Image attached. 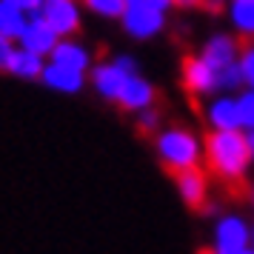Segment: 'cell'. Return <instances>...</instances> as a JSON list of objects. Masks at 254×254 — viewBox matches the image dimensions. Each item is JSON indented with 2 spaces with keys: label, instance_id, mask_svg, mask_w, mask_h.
Listing matches in <instances>:
<instances>
[{
  "label": "cell",
  "instance_id": "cell-1",
  "mask_svg": "<svg viewBox=\"0 0 254 254\" xmlns=\"http://www.w3.org/2000/svg\"><path fill=\"white\" fill-rule=\"evenodd\" d=\"M203 169L229 189L231 194L249 197V169L252 151L246 131H203Z\"/></svg>",
  "mask_w": 254,
  "mask_h": 254
},
{
  "label": "cell",
  "instance_id": "cell-2",
  "mask_svg": "<svg viewBox=\"0 0 254 254\" xmlns=\"http://www.w3.org/2000/svg\"><path fill=\"white\" fill-rule=\"evenodd\" d=\"M154 154L169 177L203 166V134L183 123H169L154 137Z\"/></svg>",
  "mask_w": 254,
  "mask_h": 254
},
{
  "label": "cell",
  "instance_id": "cell-3",
  "mask_svg": "<svg viewBox=\"0 0 254 254\" xmlns=\"http://www.w3.org/2000/svg\"><path fill=\"white\" fill-rule=\"evenodd\" d=\"M172 9L169 0H126L123 12V32L134 40L157 37L166 26V12Z\"/></svg>",
  "mask_w": 254,
  "mask_h": 254
},
{
  "label": "cell",
  "instance_id": "cell-4",
  "mask_svg": "<svg viewBox=\"0 0 254 254\" xmlns=\"http://www.w3.org/2000/svg\"><path fill=\"white\" fill-rule=\"evenodd\" d=\"M180 86L189 97H208V94L220 92L217 71L200 55H183V60H180Z\"/></svg>",
  "mask_w": 254,
  "mask_h": 254
},
{
  "label": "cell",
  "instance_id": "cell-5",
  "mask_svg": "<svg viewBox=\"0 0 254 254\" xmlns=\"http://www.w3.org/2000/svg\"><path fill=\"white\" fill-rule=\"evenodd\" d=\"M214 252L217 254H243L252 249V226L240 214H226L214 226Z\"/></svg>",
  "mask_w": 254,
  "mask_h": 254
},
{
  "label": "cell",
  "instance_id": "cell-6",
  "mask_svg": "<svg viewBox=\"0 0 254 254\" xmlns=\"http://www.w3.org/2000/svg\"><path fill=\"white\" fill-rule=\"evenodd\" d=\"M40 14L60 40H71L83 26V9L71 0H43Z\"/></svg>",
  "mask_w": 254,
  "mask_h": 254
},
{
  "label": "cell",
  "instance_id": "cell-7",
  "mask_svg": "<svg viewBox=\"0 0 254 254\" xmlns=\"http://www.w3.org/2000/svg\"><path fill=\"white\" fill-rule=\"evenodd\" d=\"M174 186H177V194L191 211H206L208 208V189H211V177L208 172L200 166V169H189V172L172 177Z\"/></svg>",
  "mask_w": 254,
  "mask_h": 254
},
{
  "label": "cell",
  "instance_id": "cell-8",
  "mask_svg": "<svg viewBox=\"0 0 254 254\" xmlns=\"http://www.w3.org/2000/svg\"><path fill=\"white\" fill-rule=\"evenodd\" d=\"M200 58L206 60L214 71L229 69V66H234V63L240 60V40H237V35L217 32V35H211L206 43H203Z\"/></svg>",
  "mask_w": 254,
  "mask_h": 254
},
{
  "label": "cell",
  "instance_id": "cell-9",
  "mask_svg": "<svg viewBox=\"0 0 254 254\" xmlns=\"http://www.w3.org/2000/svg\"><path fill=\"white\" fill-rule=\"evenodd\" d=\"M20 49L26 52H32L37 58H52V52L58 49L60 37L49 29V23L43 20V14H35V17H29V23H26V32L20 35Z\"/></svg>",
  "mask_w": 254,
  "mask_h": 254
},
{
  "label": "cell",
  "instance_id": "cell-10",
  "mask_svg": "<svg viewBox=\"0 0 254 254\" xmlns=\"http://www.w3.org/2000/svg\"><path fill=\"white\" fill-rule=\"evenodd\" d=\"M117 106L123 112H131V115H140L146 109H154L157 106V89L154 83H149L146 77H128V83L123 86V94L117 97Z\"/></svg>",
  "mask_w": 254,
  "mask_h": 254
},
{
  "label": "cell",
  "instance_id": "cell-11",
  "mask_svg": "<svg viewBox=\"0 0 254 254\" xmlns=\"http://www.w3.org/2000/svg\"><path fill=\"white\" fill-rule=\"evenodd\" d=\"M206 123H208V131H243L237 97L234 94H220L214 100H208Z\"/></svg>",
  "mask_w": 254,
  "mask_h": 254
},
{
  "label": "cell",
  "instance_id": "cell-12",
  "mask_svg": "<svg viewBox=\"0 0 254 254\" xmlns=\"http://www.w3.org/2000/svg\"><path fill=\"white\" fill-rule=\"evenodd\" d=\"M89 77H92L94 92L100 94L103 100H112V103H117V97L123 94V86L128 83V74H123L112 60L94 63L92 71H89Z\"/></svg>",
  "mask_w": 254,
  "mask_h": 254
},
{
  "label": "cell",
  "instance_id": "cell-13",
  "mask_svg": "<svg viewBox=\"0 0 254 254\" xmlns=\"http://www.w3.org/2000/svg\"><path fill=\"white\" fill-rule=\"evenodd\" d=\"M40 80L46 83L49 89H55V92L77 94L83 86H86V74H83V71L69 69V66H60V63H52V60H49Z\"/></svg>",
  "mask_w": 254,
  "mask_h": 254
},
{
  "label": "cell",
  "instance_id": "cell-14",
  "mask_svg": "<svg viewBox=\"0 0 254 254\" xmlns=\"http://www.w3.org/2000/svg\"><path fill=\"white\" fill-rule=\"evenodd\" d=\"M52 63H60V66H69V69L74 71H92V52L83 46V43H77V40H60L58 49L52 52Z\"/></svg>",
  "mask_w": 254,
  "mask_h": 254
},
{
  "label": "cell",
  "instance_id": "cell-15",
  "mask_svg": "<svg viewBox=\"0 0 254 254\" xmlns=\"http://www.w3.org/2000/svg\"><path fill=\"white\" fill-rule=\"evenodd\" d=\"M26 23H29V14L23 12L20 0H0V37L20 40Z\"/></svg>",
  "mask_w": 254,
  "mask_h": 254
},
{
  "label": "cell",
  "instance_id": "cell-16",
  "mask_svg": "<svg viewBox=\"0 0 254 254\" xmlns=\"http://www.w3.org/2000/svg\"><path fill=\"white\" fill-rule=\"evenodd\" d=\"M229 20L234 26L240 43H254V0H234V3H229Z\"/></svg>",
  "mask_w": 254,
  "mask_h": 254
},
{
  "label": "cell",
  "instance_id": "cell-17",
  "mask_svg": "<svg viewBox=\"0 0 254 254\" xmlns=\"http://www.w3.org/2000/svg\"><path fill=\"white\" fill-rule=\"evenodd\" d=\"M43 69H46V60L17 46V52H14V58H12V66H9V74L20 77V80H40Z\"/></svg>",
  "mask_w": 254,
  "mask_h": 254
},
{
  "label": "cell",
  "instance_id": "cell-18",
  "mask_svg": "<svg viewBox=\"0 0 254 254\" xmlns=\"http://www.w3.org/2000/svg\"><path fill=\"white\" fill-rule=\"evenodd\" d=\"M83 9H89L97 17H109V20H123L126 12V0H86Z\"/></svg>",
  "mask_w": 254,
  "mask_h": 254
},
{
  "label": "cell",
  "instance_id": "cell-19",
  "mask_svg": "<svg viewBox=\"0 0 254 254\" xmlns=\"http://www.w3.org/2000/svg\"><path fill=\"white\" fill-rule=\"evenodd\" d=\"M237 112L243 131H254V89H243L237 94Z\"/></svg>",
  "mask_w": 254,
  "mask_h": 254
},
{
  "label": "cell",
  "instance_id": "cell-20",
  "mask_svg": "<svg viewBox=\"0 0 254 254\" xmlns=\"http://www.w3.org/2000/svg\"><path fill=\"white\" fill-rule=\"evenodd\" d=\"M243 86H246V80H243V71H240V63H234V66H229V69L217 71V89L220 92H240Z\"/></svg>",
  "mask_w": 254,
  "mask_h": 254
},
{
  "label": "cell",
  "instance_id": "cell-21",
  "mask_svg": "<svg viewBox=\"0 0 254 254\" xmlns=\"http://www.w3.org/2000/svg\"><path fill=\"white\" fill-rule=\"evenodd\" d=\"M240 71L246 89H254V43H240Z\"/></svg>",
  "mask_w": 254,
  "mask_h": 254
},
{
  "label": "cell",
  "instance_id": "cell-22",
  "mask_svg": "<svg viewBox=\"0 0 254 254\" xmlns=\"http://www.w3.org/2000/svg\"><path fill=\"white\" fill-rule=\"evenodd\" d=\"M157 131H160V109L154 106V109L140 112L137 115V134H154L157 137Z\"/></svg>",
  "mask_w": 254,
  "mask_h": 254
},
{
  "label": "cell",
  "instance_id": "cell-23",
  "mask_svg": "<svg viewBox=\"0 0 254 254\" xmlns=\"http://www.w3.org/2000/svg\"><path fill=\"white\" fill-rule=\"evenodd\" d=\"M14 52H17L14 40H9V37H0V71H9Z\"/></svg>",
  "mask_w": 254,
  "mask_h": 254
},
{
  "label": "cell",
  "instance_id": "cell-24",
  "mask_svg": "<svg viewBox=\"0 0 254 254\" xmlns=\"http://www.w3.org/2000/svg\"><path fill=\"white\" fill-rule=\"evenodd\" d=\"M112 63H115L123 74H128V77H137V60H134V58H128V55H117V58H112Z\"/></svg>",
  "mask_w": 254,
  "mask_h": 254
},
{
  "label": "cell",
  "instance_id": "cell-25",
  "mask_svg": "<svg viewBox=\"0 0 254 254\" xmlns=\"http://www.w3.org/2000/svg\"><path fill=\"white\" fill-rule=\"evenodd\" d=\"M246 143H249V151H252V160H254V131H246Z\"/></svg>",
  "mask_w": 254,
  "mask_h": 254
},
{
  "label": "cell",
  "instance_id": "cell-26",
  "mask_svg": "<svg viewBox=\"0 0 254 254\" xmlns=\"http://www.w3.org/2000/svg\"><path fill=\"white\" fill-rule=\"evenodd\" d=\"M194 254H217V252H214V246H200Z\"/></svg>",
  "mask_w": 254,
  "mask_h": 254
},
{
  "label": "cell",
  "instance_id": "cell-27",
  "mask_svg": "<svg viewBox=\"0 0 254 254\" xmlns=\"http://www.w3.org/2000/svg\"><path fill=\"white\" fill-rule=\"evenodd\" d=\"M249 203H252V208H254V183L249 186Z\"/></svg>",
  "mask_w": 254,
  "mask_h": 254
},
{
  "label": "cell",
  "instance_id": "cell-28",
  "mask_svg": "<svg viewBox=\"0 0 254 254\" xmlns=\"http://www.w3.org/2000/svg\"><path fill=\"white\" fill-rule=\"evenodd\" d=\"M252 249H254V226H252Z\"/></svg>",
  "mask_w": 254,
  "mask_h": 254
},
{
  "label": "cell",
  "instance_id": "cell-29",
  "mask_svg": "<svg viewBox=\"0 0 254 254\" xmlns=\"http://www.w3.org/2000/svg\"><path fill=\"white\" fill-rule=\"evenodd\" d=\"M243 254H254V249H246V252H243Z\"/></svg>",
  "mask_w": 254,
  "mask_h": 254
}]
</instances>
